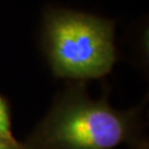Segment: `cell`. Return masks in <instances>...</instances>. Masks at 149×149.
Masks as SVG:
<instances>
[{"mask_svg": "<svg viewBox=\"0 0 149 149\" xmlns=\"http://www.w3.org/2000/svg\"><path fill=\"white\" fill-rule=\"evenodd\" d=\"M129 132L126 114L104 101L72 94L50 113L40 137L48 149H113L127 139Z\"/></svg>", "mask_w": 149, "mask_h": 149, "instance_id": "2", "label": "cell"}, {"mask_svg": "<svg viewBox=\"0 0 149 149\" xmlns=\"http://www.w3.org/2000/svg\"><path fill=\"white\" fill-rule=\"evenodd\" d=\"M0 149H20V145L0 138Z\"/></svg>", "mask_w": 149, "mask_h": 149, "instance_id": "4", "label": "cell"}, {"mask_svg": "<svg viewBox=\"0 0 149 149\" xmlns=\"http://www.w3.org/2000/svg\"><path fill=\"white\" fill-rule=\"evenodd\" d=\"M44 43L54 74L68 79H97L116 60L112 22L97 17L54 10L44 20Z\"/></svg>", "mask_w": 149, "mask_h": 149, "instance_id": "1", "label": "cell"}, {"mask_svg": "<svg viewBox=\"0 0 149 149\" xmlns=\"http://www.w3.org/2000/svg\"><path fill=\"white\" fill-rule=\"evenodd\" d=\"M0 138L9 140L12 143H18L11 132L9 111H8V106L2 97H0Z\"/></svg>", "mask_w": 149, "mask_h": 149, "instance_id": "3", "label": "cell"}]
</instances>
